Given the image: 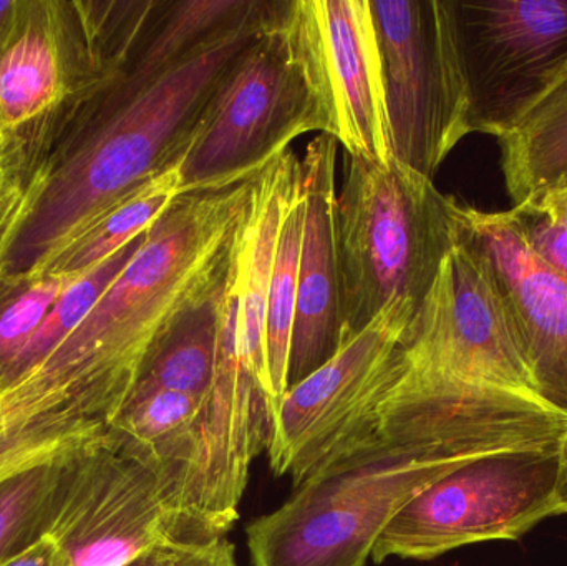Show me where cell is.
<instances>
[{
  "label": "cell",
  "instance_id": "obj_1",
  "mask_svg": "<svg viewBox=\"0 0 567 566\" xmlns=\"http://www.w3.org/2000/svg\"><path fill=\"white\" fill-rule=\"evenodd\" d=\"M566 415L532 395L422 371L403 356L293 494L246 528L252 566H367L396 514L480 455L561 444Z\"/></svg>",
  "mask_w": 567,
  "mask_h": 566
},
{
  "label": "cell",
  "instance_id": "obj_2",
  "mask_svg": "<svg viewBox=\"0 0 567 566\" xmlns=\"http://www.w3.org/2000/svg\"><path fill=\"white\" fill-rule=\"evenodd\" d=\"M279 7L269 2L136 92L118 85L110 55L109 76L66 123L0 238V278L32 272L110 206L178 166L213 96Z\"/></svg>",
  "mask_w": 567,
  "mask_h": 566
},
{
  "label": "cell",
  "instance_id": "obj_3",
  "mask_svg": "<svg viewBox=\"0 0 567 566\" xmlns=\"http://www.w3.org/2000/svg\"><path fill=\"white\" fill-rule=\"evenodd\" d=\"M252 182L179 195L82 325L32 371L110 428L166 332L228 282Z\"/></svg>",
  "mask_w": 567,
  "mask_h": 566
},
{
  "label": "cell",
  "instance_id": "obj_4",
  "mask_svg": "<svg viewBox=\"0 0 567 566\" xmlns=\"http://www.w3.org/2000/svg\"><path fill=\"white\" fill-rule=\"evenodd\" d=\"M452 203L396 158L349 156L333 208L342 344L392 302L420 308L455 245Z\"/></svg>",
  "mask_w": 567,
  "mask_h": 566
},
{
  "label": "cell",
  "instance_id": "obj_5",
  "mask_svg": "<svg viewBox=\"0 0 567 566\" xmlns=\"http://www.w3.org/2000/svg\"><path fill=\"white\" fill-rule=\"evenodd\" d=\"M289 2L219 86L178 165L179 192L255 179L297 136L322 133L319 103L289 25Z\"/></svg>",
  "mask_w": 567,
  "mask_h": 566
},
{
  "label": "cell",
  "instance_id": "obj_6",
  "mask_svg": "<svg viewBox=\"0 0 567 566\" xmlns=\"http://www.w3.org/2000/svg\"><path fill=\"white\" fill-rule=\"evenodd\" d=\"M110 70L89 0H17L0 43V166L23 193Z\"/></svg>",
  "mask_w": 567,
  "mask_h": 566
},
{
  "label": "cell",
  "instance_id": "obj_7",
  "mask_svg": "<svg viewBox=\"0 0 567 566\" xmlns=\"http://www.w3.org/2000/svg\"><path fill=\"white\" fill-rule=\"evenodd\" d=\"M559 444L480 455L410 501L377 541L373 564L429 562L486 542H515L556 517Z\"/></svg>",
  "mask_w": 567,
  "mask_h": 566
},
{
  "label": "cell",
  "instance_id": "obj_8",
  "mask_svg": "<svg viewBox=\"0 0 567 566\" xmlns=\"http://www.w3.org/2000/svg\"><path fill=\"white\" fill-rule=\"evenodd\" d=\"M393 158L433 179L472 133L450 0H370Z\"/></svg>",
  "mask_w": 567,
  "mask_h": 566
},
{
  "label": "cell",
  "instance_id": "obj_9",
  "mask_svg": "<svg viewBox=\"0 0 567 566\" xmlns=\"http://www.w3.org/2000/svg\"><path fill=\"white\" fill-rule=\"evenodd\" d=\"M60 566H123L189 534L172 485L110 434L66 465L37 528Z\"/></svg>",
  "mask_w": 567,
  "mask_h": 566
},
{
  "label": "cell",
  "instance_id": "obj_10",
  "mask_svg": "<svg viewBox=\"0 0 567 566\" xmlns=\"http://www.w3.org/2000/svg\"><path fill=\"white\" fill-rule=\"evenodd\" d=\"M470 128L502 138L567 72V0H450Z\"/></svg>",
  "mask_w": 567,
  "mask_h": 566
},
{
  "label": "cell",
  "instance_id": "obj_11",
  "mask_svg": "<svg viewBox=\"0 0 567 566\" xmlns=\"http://www.w3.org/2000/svg\"><path fill=\"white\" fill-rule=\"evenodd\" d=\"M402 346L413 368L536 398L502 291L456 235Z\"/></svg>",
  "mask_w": 567,
  "mask_h": 566
},
{
  "label": "cell",
  "instance_id": "obj_12",
  "mask_svg": "<svg viewBox=\"0 0 567 566\" xmlns=\"http://www.w3.org/2000/svg\"><path fill=\"white\" fill-rule=\"evenodd\" d=\"M287 17L319 103L322 135L349 156L389 165L392 140L370 0H292Z\"/></svg>",
  "mask_w": 567,
  "mask_h": 566
},
{
  "label": "cell",
  "instance_id": "obj_13",
  "mask_svg": "<svg viewBox=\"0 0 567 566\" xmlns=\"http://www.w3.org/2000/svg\"><path fill=\"white\" fill-rule=\"evenodd\" d=\"M412 302L395 301L319 369L290 385L269 419V464L293 487L316 465L347 419L395 372L415 318Z\"/></svg>",
  "mask_w": 567,
  "mask_h": 566
},
{
  "label": "cell",
  "instance_id": "obj_14",
  "mask_svg": "<svg viewBox=\"0 0 567 566\" xmlns=\"http://www.w3.org/2000/svg\"><path fill=\"white\" fill-rule=\"evenodd\" d=\"M455 235L488 266L512 312L538 401L567 418V278L526 245L509 212L452 203Z\"/></svg>",
  "mask_w": 567,
  "mask_h": 566
},
{
  "label": "cell",
  "instance_id": "obj_15",
  "mask_svg": "<svg viewBox=\"0 0 567 566\" xmlns=\"http://www.w3.org/2000/svg\"><path fill=\"white\" fill-rule=\"evenodd\" d=\"M337 146L332 136L320 133L307 145L300 159V189L306 213L290 342L289 388L326 364L342 344L333 229Z\"/></svg>",
  "mask_w": 567,
  "mask_h": 566
},
{
  "label": "cell",
  "instance_id": "obj_16",
  "mask_svg": "<svg viewBox=\"0 0 567 566\" xmlns=\"http://www.w3.org/2000/svg\"><path fill=\"white\" fill-rule=\"evenodd\" d=\"M110 439L62 385L30 371L0 389V487L47 465H69Z\"/></svg>",
  "mask_w": 567,
  "mask_h": 566
},
{
  "label": "cell",
  "instance_id": "obj_17",
  "mask_svg": "<svg viewBox=\"0 0 567 566\" xmlns=\"http://www.w3.org/2000/svg\"><path fill=\"white\" fill-rule=\"evenodd\" d=\"M182 195L178 166L159 173L70 236L32 272L80 276L145 235Z\"/></svg>",
  "mask_w": 567,
  "mask_h": 566
},
{
  "label": "cell",
  "instance_id": "obj_18",
  "mask_svg": "<svg viewBox=\"0 0 567 566\" xmlns=\"http://www.w3.org/2000/svg\"><path fill=\"white\" fill-rule=\"evenodd\" d=\"M228 288L229 279L175 322L150 356L135 388L165 389L209 402L228 316Z\"/></svg>",
  "mask_w": 567,
  "mask_h": 566
},
{
  "label": "cell",
  "instance_id": "obj_19",
  "mask_svg": "<svg viewBox=\"0 0 567 566\" xmlns=\"http://www.w3.org/2000/svg\"><path fill=\"white\" fill-rule=\"evenodd\" d=\"M498 142L513 206L525 205L567 182V72Z\"/></svg>",
  "mask_w": 567,
  "mask_h": 566
},
{
  "label": "cell",
  "instance_id": "obj_20",
  "mask_svg": "<svg viewBox=\"0 0 567 566\" xmlns=\"http://www.w3.org/2000/svg\"><path fill=\"white\" fill-rule=\"evenodd\" d=\"M303 213H306V202H303L299 179V186L293 192L286 213H284L275 266H272L271 285H269L268 316H266L268 424L289 389L290 342H292L293 316H296Z\"/></svg>",
  "mask_w": 567,
  "mask_h": 566
},
{
  "label": "cell",
  "instance_id": "obj_21",
  "mask_svg": "<svg viewBox=\"0 0 567 566\" xmlns=\"http://www.w3.org/2000/svg\"><path fill=\"white\" fill-rule=\"evenodd\" d=\"M146 233L133 239L125 248L120 249L102 265L70 279L69 285L65 286L62 295L59 296L55 305L52 306L49 315L43 319L42 326L33 336L32 341L17 359L12 371L9 372L0 389L6 388L20 375L42 364L82 325L83 319L95 308L96 302L105 295L106 289L113 285L120 272L132 261L133 256L136 255L140 246L145 241Z\"/></svg>",
  "mask_w": 567,
  "mask_h": 566
},
{
  "label": "cell",
  "instance_id": "obj_22",
  "mask_svg": "<svg viewBox=\"0 0 567 566\" xmlns=\"http://www.w3.org/2000/svg\"><path fill=\"white\" fill-rule=\"evenodd\" d=\"M72 278L40 272L0 278V385Z\"/></svg>",
  "mask_w": 567,
  "mask_h": 566
},
{
  "label": "cell",
  "instance_id": "obj_23",
  "mask_svg": "<svg viewBox=\"0 0 567 566\" xmlns=\"http://www.w3.org/2000/svg\"><path fill=\"white\" fill-rule=\"evenodd\" d=\"M66 465H47L0 487V564L37 537Z\"/></svg>",
  "mask_w": 567,
  "mask_h": 566
},
{
  "label": "cell",
  "instance_id": "obj_24",
  "mask_svg": "<svg viewBox=\"0 0 567 566\" xmlns=\"http://www.w3.org/2000/svg\"><path fill=\"white\" fill-rule=\"evenodd\" d=\"M509 212L529 249L567 278V186L549 189Z\"/></svg>",
  "mask_w": 567,
  "mask_h": 566
},
{
  "label": "cell",
  "instance_id": "obj_25",
  "mask_svg": "<svg viewBox=\"0 0 567 566\" xmlns=\"http://www.w3.org/2000/svg\"><path fill=\"white\" fill-rule=\"evenodd\" d=\"M123 566H236L235 547L226 537L215 541L166 542Z\"/></svg>",
  "mask_w": 567,
  "mask_h": 566
},
{
  "label": "cell",
  "instance_id": "obj_26",
  "mask_svg": "<svg viewBox=\"0 0 567 566\" xmlns=\"http://www.w3.org/2000/svg\"><path fill=\"white\" fill-rule=\"evenodd\" d=\"M0 566H60L59 550L47 535H37L25 547L6 558Z\"/></svg>",
  "mask_w": 567,
  "mask_h": 566
},
{
  "label": "cell",
  "instance_id": "obj_27",
  "mask_svg": "<svg viewBox=\"0 0 567 566\" xmlns=\"http://www.w3.org/2000/svg\"><path fill=\"white\" fill-rule=\"evenodd\" d=\"M22 198V185L0 166V238L9 228Z\"/></svg>",
  "mask_w": 567,
  "mask_h": 566
},
{
  "label": "cell",
  "instance_id": "obj_28",
  "mask_svg": "<svg viewBox=\"0 0 567 566\" xmlns=\"http://www.w3.org/2000/svg\"><path fill=\"white\" fill-rule=\"evenodd\" d=\"M559 461H561V474H559L558 504L556 515H567V429L561 444H559Z\"/></svg>",
  "mask_w": 567,
  "mask_h": 566
},
{
  "label": "cell",
  "instance_id": "obj_29",
  "mask_svg": "<svg viewBox=\"0 0 567 566\" xmlns=\"http://www.w3.org/2000/svg\"><path fill=\"white\" fill-rule=\"evenodd\" d=\"M17 0H7V2H0V43L6 39L9 33L10 25L13 22V16H16Z\"/></svg>",
  "mask_w": 567,
  "mask_h": 566
},
{
  "label": "cell",
  "instance_id": "obj_30",
  "mask_svg": "<svg viewBox=\"0 0 567 566\" xmlns=\"http://www.w3.org/2000/svg\"><path fill=\"white\" fill-rule=\"evenodd\" d=\"M563 185H566V186H567V182H566V183H563ZM563 185H561V186H563Z\"/></svg>",
  "mask_w": 567,
  "mask_h": 566
}]
</instances>
